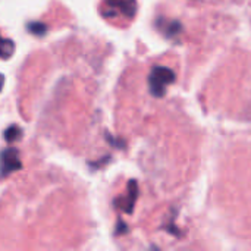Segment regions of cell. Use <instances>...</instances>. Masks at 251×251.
I'll use <instances>...</instances> for the list:
<instances>
[{"label":"cell","mask_w":251,"mask_h":251,"mask_svg":"<svg viewBox=\"0 0 251 251\" xmlns=\"http://www.w3.org/2000/svg\"><path fill=\"white\" fill-rule=\"evenodd\" d=\"M181 28H182V25L178 21H171L166 24V28H160V29H163L168 37H174L181 31Z\"/></svg>","instance_id":"6"},{"label":"cell","mask_w":251,"mask_h":251,"mask_svg":"<svg viewBox=\"0 0 251 251\" xmlns=\"http://www.w3.org/2000/svg\"><path fill=\"white\" fill-rule=\"evenodd\" d=\"M175 72L166 66H156L153 68V71L150 72L149 76V87H150V93L160 99L166 94V87L171 85L175 81Z\"/></svg>","instance_id":"1"},{"label":"cell","mask_w":251,"mask_h":251,"mask_svg":"<svg viewBox=\"0 0 251 251\" xmlns=\"http://www.w3.org/2000/svg\"><path fill=\"white\" fill-rule=\"evenodd\" d=\"M1 163H0V169H1V175L10 174L13 171L21 169V160H19V153L15 149H7L1 153L0 157Z\"/></svg>","instance_id":"2"},{"label":"cell","mask_w":251,"mask_h":251,"mask_svg":"<svg viewBox=\"0 0 251 251\" xmlns=\"http://www.w3.org/2000/svg\"><path fill=\"white\" fill-rule=\"evenodd\" d=\"M128 190H129L128 196H126V197L118 199V200L115 201V204H116L118 207H121L125 213H129V215H131V213L134 212L135 200H137V196H138V185H137V182H135L134 179L129 181Z\"/></svg>","instance_id":"3"},{"label":"cell","mask_w":251,"mask_h":251,"mask_svg":"<svg viewBox=\"0 0 251 251\" xmlns=\"http://www.w3.org/2000/svg\"><path fill=\"white\" fill-rule=\"evenodd\" d=\"M13 50H15V44L10 40H7V38H1L0 37V57H3V59L10 57Z\"/></svg>","instance_id":"5"},{"label":"cell","mask_w":251,"mask_h":251,"mask_svg":"<svg viewBox=\"0 0 251 251\" xmlns=\"http://www.w3.org/2000/svg\"><path fill=\"white\" fill-rule=\"evenodd\" d=\"M106 4L110 7V9H115V7H119L121 12L128 16V18H132L134 13H135V0H106Z\"/></svg>","instance_id":"4"},{"label":"cell","mask_w":251,"mask_h":251,"mask_svg":"<svg viewBox=\"0 0 251 251\" xmlns=\"http://www.w3.org/2000/svg\"><path fill=\"white\" fill-rule=\"evenodd\" d=\"M3 81H4V78H3V75L0 74V90H1V85H3Z\"/></svg>","instance_id":"7"}]
</instances>
